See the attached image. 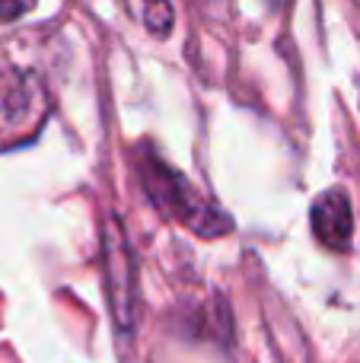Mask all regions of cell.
Wrapping results in <instances>:
<instances>
[{
	"mask_svg": "<svg viewBox=\"0 0 360 363\" xmlns=\"http://www.w3.org/2000/svg\"><path fill=\"white\" fill-rule=\"evenodd\" d=\"M134 163H137L140 182H144L150 201L169 220H176L185 230H191L195 236H204V239L227 236L233 230V220L214 201L204 198L182 172L172 169L166 160H159L150 147H137L134 150Z\"/></svg>",
	"mask_w": 360,
	"mask_h": 363,
	"instance_id": "1",
	"label": "cell"
},
{
	"mask_svg": "<svg viewBox=\"0 0 360 363\" xmlns=\"http://www.w3.org/2000/svg\"><path fill=\"white\" fill-rule=\"evenodd\" d=\"M48 108V89L32 70L0 67V150L26 144L42 128Z\"/></svg>",
	"mask_w": 360,
	"mask_h": 363,
	"instance_id": "2",
	"label": "cell"
},
{
	"mask_svg": "<svg viewBox=\"0 0 360 363\" xmlns=\"http://www.w3.org/2000/svg\"><path fill=\"white\" fill-rule=\"evenodd\" d=\"M102 262H106V296L112 322L121 335H128L137 322V274H134L131 242L115 213H108L102 223Z\"/></svg>",
	"mask_w": 360,
	"mask_h": 363,
	"instance_id": "3",
	"label": "cell"
},
{
	"mask_svg": "<svg viewBox=\"0 0 360 363\" xmlns=\"http://www.w3.org/2000/svg\"><path fill=\"white\" fill-rule=\"evenodd\" d=\"M313 220V233L316 239L332 252H348L351 239H354V211H351V201L342 188H332L322 191L316 198L310 211Z\"/></svg>",
	"mask_w": 360,
	"mask_h": 363,
	"instance_id": "4",
	"label": "cell"
},
{
	"mask_svg": "<svg viewBox=\"0 0 360 363\" xmlns=\"http://www.w3.org/2000/svg\"><path fill=\"white\" fill-rule=\"evenodd\" d=\"M144 19H147V29L153 35H169L172 23H176V13H172V0H144Z\"/></svg>",
	"mask_w": 360,
	"mask_h": 363,
	"instance_id": "5",
	"label": "cell"
},
{
	"mask_svg": "<svg viewBox=\"0 0 360 363\" xmlns=\"http://www.w3.org/2000/svg\"><path fill=\"white\" fill-rule=\"evenodd\" d=\"M35 6V0H0V23H13V19L26 16Z\"/></svg>",
	"mask_w": 360,
	"mask_h": 363,
	"instance_id": "6",
	"label": "cell"
}]
</instances>
